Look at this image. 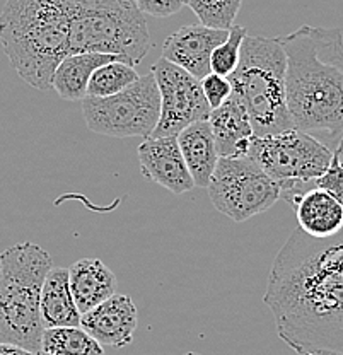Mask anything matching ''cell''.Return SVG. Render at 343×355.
Returning a JSON list of instances; mask_svg holds the SVG:
<instances>
[{
    "label": "cell",
    "mask_w": 343,
    "mask_h": 355,
    "mask_svg": "<svg viewBox=\"0 0 343 355\" xmlns=\"http://www.w3.org/2000/svg\"><path fill=\"white\" fill-rule=\"evenodd\" d=\"M315 187L330 193L343 207V166L337 161L335 154L330 168L326 169L323 176L315 181Z\"/></svg>",
    "instance_id": "obj_25"
},
{
    "label": "cell",
    "mask_w": 343,
    "mask_h": 355,
    "mask_svg": "<svg viewBox=\"0 0 343 355\" xmlns=\"http://www.w3.org/2000/svg\"><path fill=\"white\" fill-rule=\"evenodd\" d=\"M0 272H2V263H0Z\"/></svg>",
    "instance_id": "obj_32"
},
{
    "label": "cell",
    "mask_w": 343,
    "mask_h": 355,
    "mask_svg": "<svg viewBox=\"0 0 343 355\" xmlns=\"http://www.w3.org/2000/svg\"><path fill=\"white\" fill-rule=\"evenodd\" d=\"M112 62L127 60L116 57V55L103 53L69 55L55 70L51 87L65 101H84L87 98V86H89L91 76L94 73V70L106 64H112Z\"/></svg>",
    "instance_id": "obj_18"
},
{
    "label": "cell",
    "mask_w": 343,
    "mask_h": 355,
    "mask_svg": "<svg viewBox=\"0 0 343 355\" xmlns=\"http://www.w3.org/2000/svg\"><path fill=\"white\" fill-rule=\"evenodd\" d=\"M333 154H335V157H337V161L343 166V137L340 140H338V147H337V150H335Z\"/></svg>",
    "instance_id": "obj_29"
},
{
    "label": "cell",
    "mask_w": 343,
    "mask_h": 355,
    "mask_svg": "<svg viewBox=\"0 0 343 355\" xmlns=\"http://www.w3.org/2000/svg\"><path fill=\"white\" fill-rule=\"evenodd\" d=\"M184 164L190 171L195 187L206 188L210 183L216 166L219 162L216 140L209 120L190 125L176 135Z\"/></svg>",
    "instance_id": "obj_17"
},
{
    "label": "cell",
    "mask_w": 343,
    "mask_h": 355,
    "mask_svg": "<svg viewBox=\"0 0 343 355\" xmlns=\"http://www.w3.org/2000/svg\"><path fill=\"white\" fill-rule=\"evenodd\" d=\"M285 202L296 212L299 229L309 238L330 239L343 229V207L324 190L306 188Z\"/></svg>",
    "instance_id": "obj_14"
},
{
    "label": "cell",
    "mask_w": 343,
    "mask_h": 355,
    "mask_svg": "<svg viewBox=\"0 0 343 355\" xmlns=\"http://www.w3.org/2000/svg\"><path fill=\"white\" fill-rule=\"evenodd\" d=\"M200 84L210 110H217L219 106H222L232 92L231 83H229L227 77L217 76V73L212 72L206 77H204V79L200 80Z\"/></svg>",
    "instance_id": "obj_24"
},
{
    "label": "cell",
    "mask_w": 343,
    "mask_h": 355,
    "mask_svg": "<svg viewBox=\"0 0 343 355\" xmlns=\"http://www.w3.org/2000/svg\"><path fill=\"white\" fill-rule=\"evenodd\" d=\"M82 114L91 132L116 139H149L161 116V98L154 73L140 76L137 83L109 98H86Z\"/></svg>",
    "instance_id": "obj_8"
},
{
    "label": "cell",
    "mask_w": 343,
    "mask_h": 355,
    "mask_svg": "<svg viewBox=\"0 0 343 355\" xmlns=\"http://www.w3.org/2000/svg\"><path fill=\"white\" fill-rule=\"evenodd\" d=\"M67 270L70 291L80 316L116 294V275L99 258H82Z\"/></svg>",
    "instance_id": "obj_16"
},
{
    "label": "cell",
    "mask_w": 343,
    "mask_h": 355,
    "mask_svg": "<svg viewBox=\"0 0 343 355\" xmlns=\"http://www.w3.org/2000/svg\"><path fill=\"white\" fill-rule=\"evenodd\" d=\"M0 355H39L31 352V350H26L23 347L10 345V343H0Z\"/></svg>",
    "instance_id": "obj_27"
},
{
    "label": "cell",
    "mask_w": 343,
    "mask_h": 355,
    "mask_svg": "<svg viewBox=\"0 0 343 355\" xmlns=\"http://www.w3.org/2000/svg\"><path fill=\"white\" fill-rule=\"evenodd\" d=\"M39 355H48V354H42V352H39Z\"/></svg>",
    "instance_id": "obj_33"
},
{
    "label": "cell",
    "mask_w": 343,
    "mask_h": 355,
    "mask_svg": "<svg viewBox=\"0 0 343 355\" xmlns=\"http://www.w3.org/2000/svg\"><path fill=\"white\" fill-rule=\"evenodd\" d=\"M152 73L159 89L161 116L150 137H176L190 125L209 120L212 110L200 80L164 58L152 65Z\"/></svg>",
    "instance_id": "obj_10"
},
{
    "label": "cell",
    "mask_w": 343,
    "mask_h": 355,
    "mask_svg": "<svg viewBox=\"0 0 343 355\" xmlns=\"http://www.w3.org/2000/svg\"><path fill=\"white\" fill-rule=\"evenodd\" d=\"M69 0H6L0 14V43L17 76L46 91L69 57Z\"/></svg>",
    "instance_id": "obj_3"
},
{
    "label": "cell",
    "mask_w": 343,
    "mask_h": 355,
    "mask_svg": "<svg viewBox=\"0 0 343 355\" xmlns=\"http://www.w3.org/2000/svg\"><path fill=\"white\" fill-rule=\"evenodd\" d=\"M227 36L229 31L206 28L204 24L183 26L164 40L161 58L202 80L212 72L210 57L213 50L226 42Z\"/></svg>",
    "instance_id": "obj_11"
},
{
    "label": "cell",
    "mask_w": 343,
    "mask_h": 355,
    "mask_svg": "<svg viewBox=\"0 0 343 355\" xmlns=\"http://www.w3.org/2000/svg\"><path fill=\"white\" fill-rule=\"evenodd\" d=\"M137 154L140 171L147 180L175 195H183L195 188L176 137L143 139Z\"/></svg>",
    "instance_id": "obj_12"
},
{
    "label": "cell",
    "mask_w": 343,
    "mask_h": 355,
    "mask_svg": "<svg viewBox=\"0 0 343 355\" xmlns=\"http://www.w3.org/2000/svg\"><path fill=\"white\" fill-rule=\"evenodd\" d=\"M186 6L197 14L200 24L229 31L234 26L243 0H186Z\"/></svg>",
    "instance_id": "obj_22"
},
{
    "label": "cell",
    "mask_w": 343,
    "mask_h": 355,
    "mask_svg": "<svg viewBox=\"0 0 343 355\" xmlns=\"http://www.w3.org/2000/svg\"><path fill=\"white\" fill-rule=\"evenodd\" d=\"M69 55H116L139 65L150 50V35L137 7L118 0H69Z\"/></svg>",
    "instance_id": "obj_6"
},
{
    "label": "cell",
    "mask_w": 343,
    "mask_h": 355,
    "mask_svg": "<svg viewBox=\"0 0 343 355\" xmlns=\"http://www.w3.org/2000/svg\"><path fill=\"white\" fill-rule=\"evenodd\" d=\"M39 309L45 328L80 327V313L70 291L67 268L53 266L46 273L39 295Z\"/></svg>",
    "instance_id": "obj_19"
},
{
    "label": "cell",
    "mask_w": 343,
    "mask_h": 355,
    "mask_svg": "<svg viewBox=\"0 0 343 355\" xmlns=\"http://www.w3.org/2000/svg\"><path fill=\"white\" fill-rule=\"evenodd\" d=\"M330 241H331V244H333L335 251H337L338 258H340L342 263H343V229L338 232L337 236H335V238H330Z\"/></svg>",
    "instance_id": "obj_28"
},
{
    "label": "cell",
    "mask_w": 343,
    "mask_h": 355,
    "mask_svg": "<svg viewBox=\"0 0 343 355\" xmlns=\"http://www.w3.org/2000/svg\"><path fill=\"white\" fill-rule=\"evenodd\" d=\"M287 60L276 38L246 36L234 72L227 77L252 118L254 137L294 130L287 108Z\"/></svg>",
    "instance_id": "obj_5"
},
{
    "label": "cell",
    "mask_w": 343,
    "mask_h": 355,
    "mask_svg": "<svg viewBox=\"0 0 343 355\" xmlns=\"http://www.w3.org/2000/svg\"><path fill=\"white\" fill-rule=\"evenodd\" d=\"M42 354L48 355H105L103 345L80 327L45 328Z\"/></svg>",
    "instance_id": "obj_20"
},
{
    "label": "cell",
    "mask_w": 343,
    "mask_h": 355,
    "mask_svg": "<svg viewBox=\"0 0 343 355\" xmlns=\"http://www.w3.org/2000/svg\"><path fill=\"white\" fill-rule=\"evenodd\" d=\"M248 157L280 184V198L287 200L311 188L326 173L333 150L309 133L297 130L254 137Z\"/></svg>",
    "instance_id": "obj_7"
},
{
    "label": "cell",
    "mask_w": 343,
    "mask_h": 355,
    "mask_svg": "<svg viewBox=\"0 0 343 355\" xmlns=\"http://www.w3.org/2000/svg\"><path fill=\"white\" fill-rule=\"evenodd\" d=\"M209 123L212 128L219 157L248 155L254 132L248 110L238 96L231 92L222 106L210 111Z\"/></svg>",
    "instance_id": "obj_15"
},
{
    "label": "cell",
    "mask_w": 343,
    "mask_h": 355,
    "mask_svg": "<svg viewBox=\"0 0 343 355\" xmlns=\"http://www.w3.org/2000/svg\"><path fill=\"white\" fill-rule=\"evenodd\" d=\"M285 53L287 108L301 132L343 137V33L338 28L301 26L276 36Z\"/></svg>",
    "instance_id": "obj_2"
},
{
    "label": "cell",
    "mask_w": 343,
    "mask_h": 355,
    "mask_svg": "<svg viewBox=\"0 0 343 355\" xmlns=\"http://www.w3.org/2000/svg\"><path fill=\"white\" fill-rule=\"evenodd\" d=\"M139 313L128 295L114 294L80 316L84 328L99 345L127 347L134 342Z\"/></svg>",
    "instance_id": "obj_13"
},
{
    "label": "cell",
    "mask_w": 343,
    "mask_h": 355,
    "mask_svg": "<svg viewBox=\"0 0 343 355\" xmlns=\"http://www.w3.org/2000/svg\"><path fill=\"white\" fill-rule=\"evenodd\" d=\"M206 190L213 207L234 222L260 216L280 200V184L248 155L219 157Z\"/></svg>",
    "instance_id": "obj_9"
},
{
    "label": "cell",
    "mask_w": 343,
    "mask_h": 355,
    "mask_svg": "<svg viewBox=\"0 0 343 355\" xmlns=\"http://www.w3.org/2000/svg\"><path fill=\"white\" fill-rule=\"evenodd\" d=\"M118 2H121V3H125V6H130V7H134L135 3H134V0H118ZM137 7V6H135Z\"/></svg>",
    "instance_id": "obj_30"
},
{
    "label": "cell",
    "mask_w": 343,
    "mask_h": 355,
    "mask_svg": "<svg viewBox=\"0 0 343 355\" xmlns=\"http://www.w3.org/2000/svg\"><path fill=\"white\" fill-rule=\"evenodd\" d=\"M134 65L127 62H112L94 70L87 86V98H109L130 87L139 80Z\"/></svg>",
    "instance_id": "obj_21"
},
{
    "label": "cell",
    "mask_w": 343,
    "mask_h": 355,
    "mask_svg": "<svg viewBox=\"0 0 343 355\" xmlns=\"http://www.w3.org/2000/svg\"><path fill=\"white\" fill-rule=\"evenodd\" d=\"M0 343L42 352L45 323L39 295L53 268L50 253L35 243L14 244L0 254Z\"/></svg>",
    "instance_id": "obj_4"
},
{
    "label": "cell",
    "mask_w": 343,
    "mask_h": 355,
    "mask_svg": "<svg viewBox=\"0 0 343 355\" xmlns=\"http://www.w3.org/2000/svg\"><path fill=\"white\" fill-rule=\"evenodd\" d=\"M137 9L142 14H149L152 17H169L179 12L186 0H134Z\"/></svg>",
    "instance_id": "obj_26"
},
{
    "label": "cell",
    "mask_w": 343,
    "mask_h": 355,
    "mask_svg": "<svg viewBox=\"0 0 343 355\" xmlns=\"http://www.w3.org/2000/svg\"><path fill=\"white\" fill-rule=\"evenodd\" d=\"M248 36V31L243 26H232L229 29L227 40L222 44L213 50L212 57H210V70L217 76L229 77L236 70L239 64V57H241V46L245 38Z\"/></svg>",
    "instance_id": "obj_23"
},
{
    "label": "cell",
    "mask_w": 343,
    "mask_h": 355,
    "mask_svg": "<svg viewBox=\"0 0 343 355\" xmlns=\"http://www.w3.org/2000/svg\"><path fill=\"white\" fill-rule=\"evenodd\" d=\"M263 301L294 352L343 355V263L330 239L296 229L276 253Z\"/></svg>",
    "instance_id": "obj_1"
},
{
    "label": "cell",
    "mask_w": 343,
    "mask_h": 355,
    "mask_svg": "<svg viewBox=\"0 0 343 355\" xmlns=\"http://www.w3.org/2000/svg\"><path fill=\"white\" fill-rule=\"evenodd\" d=\"M184 355H200V354H195V352H188V354H184Z\"/></svg>",
    "instance_id": "obj_31"
}]
</instances>
